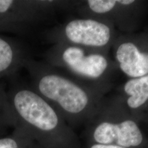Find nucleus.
Returning <instances> with one entry per match:
<instances>
[{
	"label": "nucleus",
	"instance_id": "nucleus-7",
	"mask_svg": "<svg viewBox=\"0 0 148 148\" xmlns=\"http://www.w3.org/2000/svg\"><path fill=\"white\" fill-rule=\"evenodd\" d=\"M138 2L134 0H88L78 2L81 17L97 18L114 25L119 33H133L134 13Z\"/></svg>",
	"mask_w": 148,
	"mask_h": 148
},
{
	"label": "nucleus",
	"instance_id": "nucleus-6",
	"mask_svg": "<svg viewBox=\"0 0 148 148\" xmlns=\"http://www.w3.org/2000/svg\"><path fill=\"white\" fill-rule=\"evenodd\" d=\"M69 4L62 1L0 0V32L23 34Z\"/></svg>",
	"mask_w": 148,
	"mask_h": 148
},
{
	"label": "nucleus",
	"instance_id": "nucleus-12",
	"mask_svg": "<svg viewBox=\"0 0 148 148\" xmlns=\"http://www.w3.org/2000/svg\"><path fill=\"white\" fill-rule=\"evenodd\" d=\"M14 116L8 92L0 84V134L8 127H13Z\"/></svg>",
	"mask_w": 148,
	"mask_h": 148
},
{
	"label": "nucleus",
	"instance_id": "nucleus-4",
	"mask_svg": "<svg viewBox=\"0 0 148 148\" xmlns=\"http://www.w3.org/2000/svg\"><path fill=\"white\" fill-rule=\"evenodd\" d=\"M82 136L85 144L140 148L145 143L138 121L118 92L103 97L97 112L84 127Z\"/></svg>",
	"mask_w": 148,
	"mask_h": 148
},
{
	"label": "nucleus",
	"instance_id": "nucleus-9",
	"mask_svg": "<svg viewBox=\"0 0 148 148\" xmlns=\"http://www.w3.org/2000/svg\"><path fill=\"white\" fill-rule=\"evenodd\" d=\"M31 57L21 42L0 35V79L13 76Z\"/></svg>",
	"mask_w": 148,
	"mask_h": 148
},
{
	"label": "nucleus",
	"instance_id": "nucleus-2",
	"mask_svg": "<svg viewBox=\"0 0 148 148\" xmlns=\"http://www.w3.org/2000/svg\"><path fill=\"white\" fill-rule=\"evenodd\" d=\"M7 92L13 112V128L26 132L38 147L83 148L75 130L30 85L14 82Z\"/></svg>",
	"mask_w": 148,
	"mask_h": 148
},
{
	"label": "nucleus",
	"instance_id": "nucleus-11",
	"mask_svg": "<svg viewBox=\"0 0 148 148\" xmlns=\"http://www.w3.org/2000/svg\"><path fill=\"white\" fill-rule=\"evenodd\" d=\"M0 148H39L26 132L14 128L12 134L0 137Z\"/></svg>",
	"mask_w": 148,
	"mask_h": 148
},
{
	"label": "nucleus",
	"instance_id": "nucleus-3",
	"mask_svg": "<svg viewBox=\"0 0 148 148\" xmlns=\"http://www.w3.org/2000/svg\"><path fill=\"white\" fill-rule=\"evenodd\" d=\"M43 57L47 64L104 95L112 89L119 71L108 53L64 42L53 44Z\"/></svg>",
	"mask_w": 148,
	"mask_h": 148
},
{
	"label": "nucleus",
	"instance_id": "nucleus-13",
	"mask_svg": "<svg viewBox=\"0 0 148 148\" xmlns=\"http://www.w3.org/2000/svg\"><path fill=\"white\" fill-rule=\"evenodd\" d=\"M83 148H124L119 147L117 145H102V144L91 143V144H85L83 145Z\"/></svg>",
	"mask_w": 148,
	"mask_h": 148
},
{
	"label": "nucleus",
	"instance_id": "nucleus-1",
	"mask_svg": "<svg viewBox=\"0 0 148 148\" xmlns=\"http://www.w3.org/2000/svg\"><path fill=\"white\" fill-rule=\"evenodd\" d=\"M24 68L30 77L31 87L58 111L74 130L86 125L106 96L32 57Z\"/></svg>",
	"mask_w": 148,
	"mask_h": 148
},
{
	"label": "nucleus",
	"instance_id": "nucleus-8",
	"mask_svg": "<svg viewBox=\"0 0 148 148\" xmlns=\"http://www.w3.org/2000/svg\"><path fill=\"white\" fill-rule=\"evenodd\" d=\"M114 61L119 71L128 79L148 74V50L141 36L133 33H119L112 47Z\"/></svg>",
	"mask_w": 148,
	"mask_h": 148
},
{
	"label": "nucleus",
	"instance_id": "nucleus-10",
	"mask_svg": "<svg viewBox=\"0 0 148 148\" xmlns=\"http://www.w3.org/2000/svg\"><path fill=\"white\" fill-rule=\"evenodd\" d=\"M130 112L133 115L148 99V74L137 78L128 79L118 90Z\"/></svg>",
	"mask_w": 148,
	"mask_h": 148
},
{
	"label": "nucleus",
	"instance_id": "nucleus-5",
	"mask_svg": "<svg viewBox=\"0 0 148 148\" xmlns=\"http://www.w3.org/2000/svg\"><path fill=\"white\" fill-rule=\"evenodd\" d=\"M119 34L109 22L78 17L51 29L46 33L45 37L53 44L64 42L108 53Z\"/></svg>",
	"mask_w": 148,
	"mask_h": 148
}]
</instances>
